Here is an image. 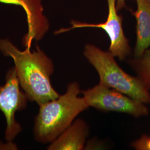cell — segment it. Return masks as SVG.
Instances as JSON below:
<instances>
[{
    "label": "cell",
    "mask_w": 150,
    "mask_h": 150,
    "mask_svg": "<svg viewBox=\"0 0 150 150\" xmlns=\"http://www.w3.org/2000/svg\"><path fill=\"white\" fill-rule=\"evenodd\" d=\"M0 51L13 59L20 86L28 100L40 105L59 97L51 83L54 62L38 47L36 51H21L10 40L0 39Z\"/></svg>",
    "instance_id": "6da1fadb"
},
{
    "label": "cell",
    "mask_w": 150,
    "mask_h": 150,
    "mask_svg": "<svg viewBox=\"0 0 150 150\" xmlns=\"http://www.w3.org/2000/svg\"><path fill=\"white\" fill-rule=\"evenodd\" d=\"M76 82L69 83L64 94L52 100L40 104L35 119L33 134L38 142L50 144L73 123L76 117L88 106Z\"/></svg>",
    "instance_id": "7a4b0ae2"
},
{
    "label": "cell",
    "mask_w": 150,
    "mask_h": 150,
    "mask_svg": "<svg viewBox=\"0 0 150 150\" xmlns=\"http://www.w3.org/2000/svg\"><path fill=\"white\" fill-rule=\"evenodd\" d=\"M83 55L96 70L100 84L119 91L139 102L150 103V90L137 76L125 72L109 51L87 44L85 46Z\"/></svg>",
    "instance_id": "3957f363"
},
{
    "label": "cell",
    "mask_w": 150,
    "mask_h": 150,
    "mask_svg": "<svg viewBox=\"0 0 150 150\" xmlns=\"http://www.w3.org/2000/svg\"><path fill=\"white\" fill-rule=\"evenodd\" d=\"M81 93L88 107L99 110L125 113L134 117L145 116L149 113V108L144 103L100 83L81 91Z\"/></svg>",
    "instance_id": "277c9868"
},
{
    "label": "cell",
    "mask_w": 150,
    "mask_h": 150,
    "mask_svg": "<svg viewBox=\"0 0 150 150\" xmlns=\"http://www.w3.org/2000/svg\"><path fill=\"white\" fill-rule=\"evenodd\" d=\"M28 100L25 92L20 89L16 69L13 67L7 72L5 84L0 85V111L5 117V137L8 142L12 141L21 132L22 129L16 121L15 113L26 108Z\"/></svg>",
    "instance_id": "5b68a950"
},
{
    "label": "cell",
    "mask_w": 150,
    "mask_h": 150,
    "mask_svg": "<svg viewBox=\"0 0 150 150\" xmlns=\"http://www.w3.org/2000/svg\"><path fill=\"white\" fill-rule=\"evenodd\" d=\"M107 4L108 16L105 23L95 24L72 20L71 27L61 28L54 33L59 34L75 28L85 27L101 28L105 31L110 38V45L108 51L115 57H117L120 60L126 59L131 54V49L129 40L123 32L122 17L117 13L116 0H107Z\"/></svg>",
    "instance_id": "8992f818"
},
{
    "label": "cell",
    "mask_w": 150,
    "mask_h": 150,
    "mask_svg": "<svg viewBox=\"0 0 150 150\" xmlns=\"http://www.w3.org/2000/svg\"><path fill=\"white\" fill-rule=\"evenodd\" d=\"M88 134L89 129L86 122L80 118L77 119L50 143L47 150H83Z\"/></svg>",
    "instance_id": "52a82bcc"
},
{
    "label": "cell",
    "mask_w": 150,
    "mask_h": 150,
    "mask_svg": "<svg viewBox=\"0 0 150 150\" xmlns=\"http://www.w3.org/2000/svg\"><path fill=\"white\" fill-rule=\"evenodd\" d=\"M137 10L132 12L137 21L134 57H139L150 47V0H136Z\"/></svg>",
    "instance_id": "ba28073f"
},
{
    "label": "cell",
    "mask_w": 150,
    "mask_h": 150,
    "mask_svg": "<svg viewBox=\"0 0 150 150\" xmlns=\"http://www.w3.org/2000/svg\"><path fill=\"white\" fill-rule=\"evenodd\" d=\"M128 63L150 91V47L139 57L129 59Z\"/></svg>",
    "instance_id": "9c48e42d"
},
{
    "label": "cell",
    "mask_w": 150,
    "mask_h": 150,
    "mask_svg": "<svg viewBox=\"0 0 150 150\" xmlns=\"http://www.w3.org/2000/svg\"><path fill=\"white\" fill-rule=\"evenodd\" d=\"M131 145L135 150H150V136L143 134L133 142Z\"/></svg>",
    "instance_id": "30bf717a"
},
{
    "label": "cell",
    "mask_w": 150,
    "mask_h": 150,
    "mask_svg": "<svg viewBox=\"0 0 150 150\" xmlns=\"http://www.w3.org/2000/svg\"><path fill=\"white\" fill-rule=\"evenodd\" d=\"M126 0H116V8L117 11L121 10L126 6Z\"/></svg>",
    "instance_id": "8fae6325"
},
{
    "label": "cell",
    "mask_w": 150,
    "mask_h": 150,
    "mask_svg": "<svg viewBox=\"0 0 150 150\" xmlns=\"http://www.w3.org/2000/svg\"><path fill=\"white\" fill-rule=\"evenodd\" d=\"M11 0H0V2H4V3H6V4H8V2L10 1Z\"/></svg>",
    "instance_id": "7c38bea8"
}]
</instances>
